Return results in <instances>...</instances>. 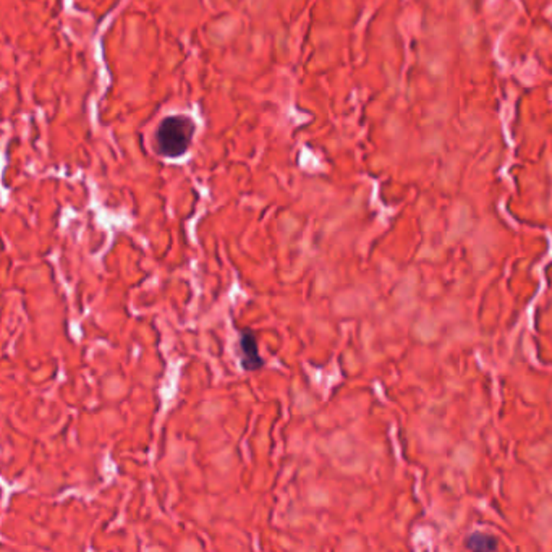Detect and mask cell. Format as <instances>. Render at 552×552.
<instances>
[{
  "label": "cell",
  "mask_w": 552,
  "mask_h": 552,
  "mask_svg": "<svg viewBox=\"0 0 552 552\" xmlns=\"http://www.w3.org/2000/svg\"><path fill=\"white\" fill-rule=\"evenodd\" d=\"M195 123L186 115L164 118L155 131V149L164 158H180L190 149L195 136Z\"/></svg>",
  "instance_id": "obj_1"
},
{
  "label": "cell",
  "mask_w": 552,
  "mask_h": 552,
  "mask_svg": "<svg viewBox=\"0 0 552 552\" xmlns=\"http://www.w3.org/2000/svg\"><path fill=\"white\" fill-rule=\"evenodd\" d=\"M237 353L240 358V364H242L244 371H258L264 364L260 355V350H258L256 336L253 332L243 331L240 334Z\"/></svg>",
  "instance_id": "obj_2"
},
{
  "label": "cell",
  "mask_w": 552,
  "mask_h": 552,
  "mask_svg": "<svg viewBox=\"0 0 552 552\" xmlns=\"http://www.w3.org/2000/svg\"><path fill=\"white\" fill-rule=\"evenodd\" d=\"M466 547L473 551H494L497 549V541L484 533H473L466 540Z\"/></svg>",
  "instance_id": "obj_3"
}]
</instances>
